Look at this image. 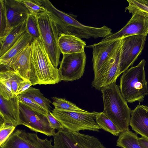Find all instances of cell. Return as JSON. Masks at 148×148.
<instances>
[{"label": "cell", "instance_id": "obj_10", "mask_svg": "<svg viewBox=\"0 0 148 148\" xmlns=\"http://www.w3.org/2000/svg\"><path fill=\"white\" fill-rule=\"evenodd\" d=\"M19 110L20 125L48 136H53L55 130L51 127L46 116L33 110L20 101Z\"/></svg>", "mask_w": 148, "mask_h": 148}, {"label": "cell", "instance_id": "obj_33", "mask_svg": "<svg viewBox=\"0 0 148 148\" xmlns=\"http://www.w3.org/2000/svg\"><path fill=\"white\" fill-rule=\"evenodd\" d=\"M7 24L4 0H0V39L5 36Z\"/></svg>", "mask_w": 148, "mask_h": 148}, {"label": "cell", "instance_id": "obj_22", "mask_svg": "<svg viewBox=\"0 0 148 148\" xmlns=\"http://www.w3.org/2000/svg\"><path fill=\"white\" fill-rule=\"evenodd\" d=\"M138 138L136 133L130 130L121 132L116 145L122 148H143L139 144Z\"/></svg>", "mask_w": 148, "mask_h": 148}, {"label": "cell", "instance_id": "obj_29", "mask_svg": "<svg viewBox=\"0 0 148 148\" xmlns=\"http://www.w3.org/2000/svg\"><path fill=\"white\" fill-rule=\"evenodd\" d=\"M27 9L30 13L37 15L39 14L48 12L40 3V0H18Z\"/></svg>", "mask_w": 148, "mask_h": 148}, {"label": "cell", "instance_id": "obj_24", "mask_svg": "<svg viewBox=\"0 0 148 148\" xmlns=\"http://www.w3.org/2000/svg\"><path fill=\"white\" fill-rule=\"evenodd\" d=\"M95 121L101 129L114 136H117L121 132L118 127L102 112L99 113Z\"/></svg>", "mask_w": 148, "mask_h": 148}, {"label": "cell", "instance_id": "obj_13", "mask_svg": "<svg viewBox=\"0 0 148 148\" xmlns=\"http://www.w3.org/2000/svg\"><path fill=\"white\" fill-rule=\"evenodd\" d=\"M122 39L117 40L113 54L104 66L98 77L92 81V87L99 90L115 81L118 77V73L121 52Z\"/></svg>", "mask_w": 148, "mask_h": 148}, {"label": "cell", "instance_id": "obj_6", "mask_svg": "<svg viewBox=\"0 0 148 148\" xmlns=\"http://www.w3.org/2000/svg\"><path fill=\"white\" fill-rule=\"evenodd\" d=\"M51 111L63 127L70 131L88 130L98 132L101 129L95 121L99 112L65 111L55 108Z\"/></svg>", "mask_w": 148, "mask_h": 148}, {"label": "cell", "instance_id": "obj_3", "mask_svg": "<svg viewBox=\"0 0 148 148\" xmlns=\"http://www.w3.org/2000/svg\"><path fill=\"white\" fill-rule=\"evenodd\" d=\"M116 81L102 88L104 108L102 112L119 128L121 132L129 130L132 110L122 96Z\"/></svg>", "mask_w": 148, "mask_h": 148}, {"label": "cell", "instance_id": "obj_36", "mask_svg": "<svg viewBox=\"0 0 148 148\" xmlns=\"http://www.w3.org/2000/svg\"><path fill=\"white\" fill-rule=\"evenodd\" d=\"M138 142L143 148H148V139L141 137L139 138Z\"/></svg>", "mask_w": 148, "mask_h": 148}, {"label": "cell", "instance_id": "obj_30", "mask_svg": "<svg viewBox=\"0 0 148 148\" xmlns=\"http://www.w3.org/2000/svg\"><path fill=\"white\" fill-rule=\"evenodd\" d=\"M0 95L7 100H9L16 96L12 91L10 82L1 75H0Z\"/></svg>", "mask_w": 148, "mask_h": 148}, {"label": "cell", "instance_id": "obj_25", "mask_svg": "<svg viewBox=\"0 0 148 148\" xmlns=\"http://www.w3.org/2000/svg\"><path fill=\"white\" fill-rule=\"evenodd\" d=\"M5 66V69L1 71L0 75L3 76L10 82L13 93L16 95L17 90L19 84L25 79L8 66Z\"/></svg>", "mask_w": 148, "mask_h": 148}, {"label": "cell", "instance_id": "obj_26", "mask_svg": "<svg viewBox=\"0 0 148 148\" xmlns=\"http://www.w3.org/2000/svg\"><path fill=\"white\" fill-rule=\"evenodd\" d=\"M125 8L130 13H136L148 17V0H127Z\"/></svg>", "mask_w": 148, "mask_h": 148}, {"label": "cell", "instance_id": "obj_7", "mask_svg": "<svg viewBox=\"0 0 148 148\" xmlns=\"http://www.w3.org/2000/svg\"><path fill=\"white\" fill-rule=\"evenodd\" d=\"M53 148H99L104 145L96 137L64 128L53 135Z\"/></svg>", "mask_w": 148, "mask_h": 148}, {"label": "cell", "instance_id": "obj_9", "mask_svg": "<svg viewBox=\"0 0 148 148\" xmlns=\"http://www.w3.org/2000/svg\"><path fill=\"white\" fill-rule=\"evenodd\" d=\"M62 55L58 69L61 81H73L80 78L83 75L86 64L85 51Z\"/></svg>", "mask_w": 148, "mask_h": 148}, {"label": "cell", "instance_id": "obj_31", "mask_svg": "<svg viewBox=\"0 0 148 148\" xmlns=\"http://www.w3.org/2000/svg\"><path fill=\"white\" fill-rule=\"evenodd\" d=\"M16 127L0 121V147L2 146L13 132Z\"/></svg>", "mask_w": 148, "mask_h": 148}, {"label": "cell", "instance_id": "obj_14", "mask_svg": "<svg viewBox=\"0 0 148 148\" xmlns=\"http://www.w3.org/2000/svg\"><path fill=\"white\" fill-rule=\"evenodd\" d=\"M117 40L100 45L93 44L86 46L92 49V62L94 77L93 80L99 76L102 70L112 57Z\"/></svg>", "mask_w": 148, "mask_h": 148}, {"label": "cell", "instance_id": "obj_11", "mask_svg": "<svg viewBox=\"0 0 148 148\" xmlns=\"http://www.w3.org/2000/svg\"><path fill=\"white\" fill-rule=\"evenodd\" d=\"M51 138L42 139L36 133L15 130L1 148H53Z\"/></svg>", "mask_w": 148, "mask_h": 148}, {"label": "cell", "instance_id": "obj_2", "mask_svg": "<svg viewBox=\"0 0 148 148\" xmlns=\"http://www.w3.org/2000/svg\"><path fill=\"white\" fill-rule=\"evenodd\" d=\"M30 46L29 80L32 85L55 84L60 82L58 69L52 64L40 39L33 40Z\"/></svg>", "mask_w": 148, "mask_h": 148}, {"label": "cell", "instance_id": "obj_27", "mask_svg": "<svg viewBox=\"0 0 148 148\" xmlns=\"http://www.w3.org/2000/svg\"><path fill=\"white\" fill-rule=\"evenodd\" d=\"M26 31L33 40L40 39L36 15L29 13L26 21Z\"/></svg>", "mask_w": 148, "mask_h": 148}, {"label": "cell", "instance_id": "obj_28", "mask_svg": "<svg viewBox=\"0 0 148 148\" xmlns=\"http://www.w3.org/2000/svg\"><path fill=\"white\" fill-rule=\"evenodd\" d=\"M52 99L53 101L51 103L55 108L56 109L69 111H86L80 108L75 104L64 99L56 97H53Z\"/></svg>", "mask_w": 148, "mask_h": 148}, {"label": "cell", "instance_id": "obj_17", "mask_svg": "<svg viewBox=\"0 0 148 148\" xmlns=\"http://www.w3.org/2000/svg\"><path fill=\"white\" fill-rule=\"evenodd\" d=\"M137 134L148 139V107L138 105L132 110L130 124Z\"/></svg>", "mask_w": 148, "mask_h": 148}, {"label": "cell", "instance_id": "obj_23", "mask_svg": "<svg viewBox=\"0 0 148 148\" xmlns=\"http://www.w3.org/2000/svg\"><path fill=\"white\" fill-rule=\"evenodd\" d=\"M21 94L29 98L46 110L51 111L50 104L52 102L44 96L39 89L30 87Z\"/></svg>", "mask_w": 148, "mask_h": 148}, {"label": "cell", "instance_id": "obj_16", "mask_svg": "<svg viewBox=\"0 0 148 148\" xmlns=\"http://www.w3.org/2000/svg\"><path fill=\"white\" fill-rule=\"evenodd\" d=\"M0 121L16 127L20 125L18 95L9 100L0 95Z\"/></svg>", "mask_w": 148, "mask_h": 148}, {"label": "cell", "instance_id": "obj_32", "mask_svg": "<svg viewBox=\"0 0 148 148\" xmlns=\"http://www.w3.org/2000/svg\"><path fill=\"white\" fill-rule=\"evenodd\" d=\"M19 101L36 112L46 116L48 110L44 109L28 97L21 94L18 95Z\"/></svg>", "mask_w": 148, "mask_h": 148}, {"label": "cell", "instance_id": "obj_1", "mask_svg": "<svg viewBox=\"0 0 148 148\" xmlns=\"http://www.w3.org/2000/svg\"><path fill=\"white\" fill-rule=\"evenodd\" d=\"M41 4L49 13L61 34L72 35L81 39L104 38L112 34V29L106 25L97 27L84 25L76 19L77 16L61 11L48 0H40Z\"/></svg>", "mask_w": 148, "mask_h": 148}, {"label": "cell", "instance_id": "obj_20", "mask_svg": "<svg viewBox=\"0 0 148 148\" xmlns=\"http://www.w3.org/2000/svg\"><path fill=\"white\" fill-rule=\"evenodd\" d=\"M33 40L26 31L23 33L13 45L0 57L1 65L8 66L12 59L27 45H30Z\"/></svg>", "mask_w": 148, "mask_h": 148}, {"label": "cell", "instance_id": "obj_19", "mask_svg": "<svg viewBox=\"0 0 148 148\" xmlns=\"http://www.w3.org/2000/svg\"><path fill=\"white\" fill-rule=\"evenodd\" d=\"M58 46L62 54L79 53L84 51L86 42L74 36L60 34L58 40Z\"/></svg>", "mask_w": 148, "mask_h": 148}, {"label": "cell", "instance_id": "obj_4", "mask_svg": "<svg viewBox=\"0 0 148 148\" xmlns=\"http://www.w3.org/2000/svg\"><path fill=\"white\" fill-rule=\"evenodd\" d=\"M145 65V60L142 59L137 66L124 71L121 77L120 90L124 98L129 103L143 102L148 94Z\"/></svg>", "mask_w": 148, "mask_h": 148}, {"label": "cell", "instance_id": "obj_15", "mask_svg": "<svg viewBox=\"0 0 148 148\" xmlns=\"http://www.w3.org/2000/svg\"><path fill=\"white\" fill-rule=\"evenodd\" d=\"M4 2L7 20L5 36L12 28L26 20L30 13L18 0H4Z\"/></svg>", "mask_w": 148, "mask_h": 148}, {"label": "cell", "instance_id": "obj_5", "mask_svg": "<svg viewBox=\"0 0 148 148\" xmlns=\"http://www.w3.org/2000/svg\"><path fill=\"white\" fill-rule=\"evenodd\" d=\"M36 17L40 39L52 64L57 68L61 53L58 45L59 34L58 29L48 12L40 13Z\"/></svg>", "mask_w": 148, "mask_h": 148}, {"label": "cell", "instance_id": "obj_18", "mask_svg": "<svg viewBox=\"0 0 148 148\" xmlns=\"http://www.w3.org/2000/svg\"><path fill=\"white\" fill-rule=\"evenodd\" d=\"M30 45L15 56L8 65L25 80H29L32 54Z\"/></svg>", "mask_w": 148, "mask_h": 148}, {"label": "cell", "instance_id": "obj_21", "mask_svg": "<svg viewBox=\"0 0 148 148\" xmlns=\"http://www.w3.org/2000/svg\"><path fill=\"white\" fill-rule=\"evenodd\" d=\"M26 21L12 28L4 37L0 39V57L7 51L26 31Z\"/></svg>", "mask_w": 148, "mask_h": 148}, {"label": "cell", "instance_id": "obj_8", "mask_svg": "<svg viewBox=\"0 0 148 148\" xmlns=\"http://www.w3.org/2000/svg\"><path fill=\"white\" fill-rule=\"evenodd\" d=\"M146 36L137 35L122 39L118 73V77L128 69L141 54L144 48Z\"/></svg>", "mask_w": 148, "mask_h": 148}, {"label": "cell", "instance_id": "obj_35", "mask_svg": "<svg viewBox=\"0 0 148 148\" xmlns=\"http://www.w3.org/2000/svg\"><path fill=\"white\" fill-rule=\"evenodd\" d=\"M32 85L31 82L29 80H24L19 84L17 90L16 95H18L21 94Z\"/></svg>", "mask_w": 148, "mask_h": 148}, {"label": "cell", "instance_id": "obj_34", "mask_svg": "<svg viewBox=\"0 0 148 148\" xmlns=\"http://www.w3.org/2000/svg\"><path fill=\"white\" fill-rule=\"evenodd\" d=\"M46 116L51 127L58 131L64 128L58 120L54 116L50 111H47Z\"/></svg>", "mask_w": 148, "mask_h": 148}, {"label": "cell", "instance_id": "obj_12", "mask_svg": "<svg viewBox=\"0 0 148 148\" xmlns=\"http://www.w3.org/2000/svg\"><path fill=\"white\" fill-rule=\"evenodd\" d=\"M132 16L127 24L120 30L103 38L95 45H100L133 35L148 34V17L136 13Z\"/></svg>", "mask_w": 148, "mask_h": 148}]
</instances>
